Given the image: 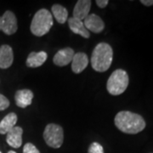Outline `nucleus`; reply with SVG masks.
Segmentation results:
<instances>
[{
  "label": "nucleus",
  "mask_w": 153,
  "mask_h": 153,
  "mask_svg": "<svg viewBox=\"0 0 153 153\" xmlns=\"http://www.w3.org/2000/svg\"><path fill=\"white\" fill-rule=\"evenodd\" d=\"M115 125L123 133L136 134L146 128V122L140 115L122 111L115 117Z\"/></svg>",
  "instance_id": "obj_1"
},
{
  "label": "nucleus",
  "mask_w": 153,
  "mask_h": 153,
  "mask_svg": "<svg viewBox=\"0 0 153 153\" xmlns=\"http://www.w3.org/2000/svg\"><path fill=\"white\" fill-rule=\"evenodd\" d=\"M113 58V51L111 45L106 43H100L94 49L91 55V66L99 72L107 71Z\"/></svg>",
  "instance_id": "obj_2"
},
{
  "label": "nucleus",
  "mask_w": 153,
  "mask_h": 153,
  "mask_svg": "<svg viewBox=\"0 0 153 153\" xmlns=\"http://www.w3.org/2000/svg\"><path fill=\"white\" fill-rule=\"evenodd\" d=\"M53 26V16L48 10L42 9L35 14L31 24V32L37 37L49 33Z\"/></svg>",
  "instance_id": "obj_3"
},
{
  "label": "nucleus",
  "mask_w": 153,
  "mask_h": 153,
  "mask_svg": "<svg viewBox=\"0 0 153 153\" xmlns=\"http://www.w3.org/2000/svg\"><path fill=\"white\" fill-rule=\"evenodd\" d=\"M128 82L129 78L128 73L124 70L117 69L111 73L107 81V91L112 95L122 94L127 89Z\"/></svg>",
  "instance_id": "obj_4"
},
{
  "label": "nucleus",
  "mask_w": 153,
  "mask_h": 153,
  "mask_svg": "<svg viewBox=\"0 0 153 153\" xmlns=\"http://www.w3.org/2000/svg\"><path fill=\"white\" fill-rule=\"evenodd\" d=\"M44 138L49 146L55 149L60 148L64 140L63 128L58 124H48L44 129Z\"/></svg>",
  "instance_id": "obj_5"
},
{
  "label": "nucleus",
  "mask_w": 153,
  "mask_h": 153,
  "mask_svg": "<svg viewBox=\"0 0 153 153\" xmlns=\"http://www.w3.org/2000/svg\"><path fill=\"white\" fill-rule=\"evenodd\" d=\"M17 28V19L13 12L7 10L0 16V31L7 35H12L16 33Z\"/></svg>",
  "instance_id": "obj_6"
},
{
  "label": "nucleus",
  "mask_w": 153,
  "mask_h": 153,
  "mask_svg": "<svg viewBox=\"0 0 153 153\" xmlns=\"http://www.w3.org/2000/svg\"><path fill=\"white\" fill-rule=\"evenodd\" d=\"M83 24L88 31H91L94 33H101L105 28V23L102 19L95 14L88 15L84 20Z\"/></svg>",
  "instance_id": "obj_7"
},
{
  "label": "nucleus",
  "mask_w": 153,
  "mask_h": 153,
  "mask_svg": "<svg viewBox=\"0 0 153 153\" xmlns=\"http://www.w3.org/2000/svg\"><path fill=\"white\" fill-rule=\"evenodd\" d=\"M75 55L74 50L71 48H65L59 50L54 56L53 61L55 65L59 66H65L71 62Z\"/></svg>",
  "instance_id": "obj_8"
},
{
  "label": "nucleus",
  "mask_w": 153,
  "mask_h": 153,
  "mask_svg": "<svg viewBox=\"0 0 153 153\" xmlns=\"http://www.w3.org/2000/svg\"><path fill=\"white\" fill-rule=\"evenodd\" d=\"M91 8V1L79 0L77 1L73 10V17L80 21H83L89 15Z\"/></svg>",
  "instance_id": "obj_9"
},
{
  "label": "nucleus",
  "mask_w": 153,
  "mask_h": 153,
  "mask_svg": "<svg viewBox=\"0 0 153 153\" xmlns=\"http://www.w3.org/2000/svg\"><path fill=\"white\" fill-rule=\"evenodd\" d=\"M14 60L13 49L10 46L4 44L0 47V68L7 69L10 67Z\"/></svg>",
  "instance_id": "obj_10"
},
{
  "label": "nucleus",
  "mask_w": 153,
  "mask_h": 153,
  "mask_svg": "<svg viewBox=\"0 0 153 153\" xmlns=\"http://www.w3.org/2000/svg\"><path fill=\"white\" fill-rule=\"evenodd\" d=\"M88 65V58L86 54L79 52L74 55L71 60V69L74 73L82 72Z\"/></svg>",
  "instance_id": "obj_11"
},
{
  "label": "nucleus",
  "mask_w": 153,
  "mask_h": 153,
  "mask_svg": "<svg viewBox=\"0 0 153 153\" xmlns=\"http://www.w3.org/2000/svg\"><path fill=\"white\" fill-rule=\"evenodd\" d=\"M22 133L23 129L21 127H15L7 133L6 142L13 148H19L22 144Z\"/></svg>",
  "instance_id": "obj_12"
},
{
  "label": "nucleus",
  "mask_w": 153,
  "mask_h": 153,
  "mask_svg": "<svg viewBox=\"0 0 153 153\" xmlns=\"http://www.w3.org/2000/svg\"><path fill=\"white\" fill-rule=\"evenodd\" d=\"M33 99V93L29 89L18 90L15 95L16 103L21 108H26L27 106L30 105L32 104Z\"/></svg>",
  "instance_id": "obj_13"
},
{
  "label": "nucleus",
  "mask_w": 153,
  "mask_h": 153,
  "mask_svg": "<svg viewBox=\"0 0 153 153\" xmlns=\"http://www.w3.org/2000/svg\"><path fill=\"white\" fill-rule=\"evenodd\" d=\"M47 58H48V55L44 51L32 52L29 54L27 59V66L32 68L41 66L46 61Z\"/></svg>",
  "instance_id": "obj_14"
},
{
  "label": "nucleus",
  "mask_w": 153,
  "mask_h": 153,
  "mask_svg": "<svg viewBox=\"0 0 153 153\" xmlns=\"http://www.w3.org/2000/svg\"><path fill=\"white\" fill-rule=\"evenodd\" d=\"M68 25H69L70 29H71V31L74 33L82 36V38H89V36H90L89 32L86 29L82 21H80V20L76 19V18H74V17H71V18L68 20Z\"/></svg>",
  "instance_id": "obj_15"
},
{
  "label": "nucleus",
  "mask_w": 153,
  "mask_h": 153,
  "mask_svg": "<svg viewBox=\"0 0 153 153\" xmlns=\"http://www.w3.org/2000/svg\"><path fill=\"white\" fill-rule=\"evenodd\" d=\"M17 123V116L16 113L11 112L6 115L5 117L0 122V134H7L8 132H10L16 127Z\"/></svg>",
  "instance_id": "obj_16"
},
{
  "label": "nucleus",
  "mask_w": 153,
  "mask_h": 153,
  "mask_svg": "<svg viewBox=\"0 0 153 153\" xmlns=\"http://www.w3.org/2000/svg\"><path fill=\"white\" fill-rule=\"evenodd\" d=\"M52 13L55 18V20L60 24H64L67 21L68 18V11L65 7L60 4H55L52 6Z\"/></svg>",
  "instance_id": "obj_17"
},
{
  "label": "nucleus",
  "mask_w": 153,
  "mask_h": 153,
  "mask_svg": "<svg viewBox=\"0 0 153 153\" xmlns=\"http://www.w3.org/2000/svg\"><path fill=\"white\" fill-rule=\"evenodd\" d=\"M88 153H104V149L100 144L93 142L88 147Z\"/></svg>",
  "instance_id": "obj_18"
},
{
  "label": "nucleus",
  "mask_w": 153,
  "mask_h": 153,
  "mask_svg": "<svg viewBox=\"0 0 153 153\" xmlns=\"http://www.w3.org/2000/svg\"><path fill=\"white\" fill-rule=\"evenodd\" d=\"M23 153H40V152L33 144L27 143L23 148Z\"/></svg>",
  "instance_id": "obj_19"
},
{
  "label": "nucleus",
  "mask_w": 153,
  "mask_h": 153,
  "mask_svg": "<svg viewBox=\"0 0 153 153\" xmlns=\"http://www.w3.org/2000/svg\"><path fill=\"white\" fill-rule=\"evenodd\" d=\"M10 106V101L4 95L0 94V111H4Z\"/></svg>",
  "instance_id": "obj_20"
},
{
  "label": "nucleus",
  "mask_w": 153,
  "mask_h": 153,
  "mask_svg": "<svg viewBox=\"0 0 153 153\" xmlns=\"http://www.w3.org/2000/svg\"><path fill=\"white\" fill-rule=\"evenodd\" d=\"M108 4H109V1H108V0H96V4H97L100 8H101V9L105 8Z\"/></svg>",
  "instance_id": "obj_21"
},
{
  "label": "nucleus",
  "mask_w": 153,
  "mask_h": 153,
  "mask_svg": "<svg viewBox=\"0 0 153 153\" xmlns=\"http://www.w3.org/2000/svg\"><path fill=\"white\" fill-rule=\"evenodd\" d=\"M140 3L145 6H152L153 0H141Z\"/></svg>",
  "instance_id": "obj_22"
},
{
  "label": "nucleus",
  "mask_w": 153,
  "mask_h": 153,
  "mask_svg": "<svg viewBox=\"0 0 153 153\" xmlns=\"http://www.w3.org/2000/svg\"><path fill=\"white\" fill-rule=\"evenodd\" d=\"M8 153H16V152H13V151H10Z\"/></svg>",
  "instance_id": "obj_23"
},
{
  "label": "nucleus",
  "mask_w": 153,
  "mask_h": 153,
  "mask_svg": "<svg viewBox=\"0 0 153 153\" xmlns=\"http://www.w3.org/2000/svg\"><path fill=\"white\" fill-rule=\"evenodd\" d=\"M0 153H2V152H0Z\"/></svg>",
  "instance_id": "obj_24"
}]
</instances>
